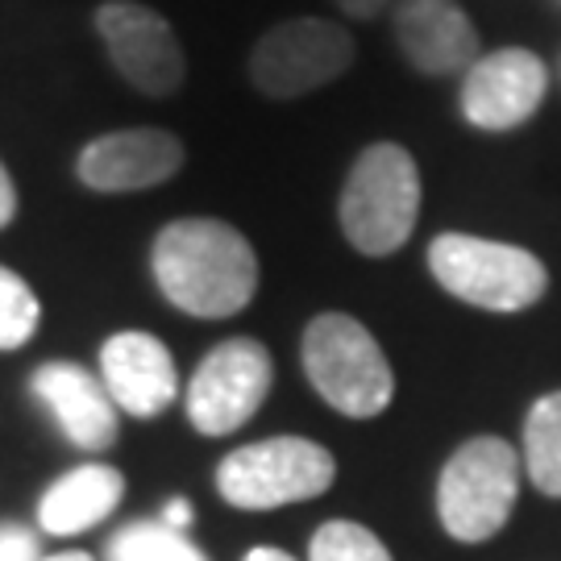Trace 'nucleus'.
<instances>
[{
  "mask_svg": "<svg viewBox=\"0 0 561 561\" xmlns=\"http://www.w3.org/2000/svg\"><path fill=\"white\" fill-rule=\"evenodd\" d=\"M154 283L187 317L225 321L250 308L259 291V254L250 238L217 217H183L159 229L150 245Z\"/></svg>",
  "mask_w": 561,
  "mask_h": 561,
  "instance_id": "1",
  "label": "nucleus"
},
{
  "mask_svg": "<svg viewBox=\"0 0 561 561\" xmlns=\"http://www.w3.org/2000/svg\"><path fill=\"white\" fill-rule=\"evenodd\" d=\"M337 221L345 241L366 259L396 254L421 221V171L396 141L366 146L341 187Z\"/></svg>",
  "mask_w": 561,
  "mask_h": 561,
  "instance_id": "2",
  "label": "nucleus"
},
{
  "mask_svg": "<svg viewBox=\"0 0 561 561\" xmlns=\"http://www.w3.org/2000/svg\"><path fill=\"white\" fill-rule=\"evenodd\" d=\"M304 375L329 408L350 421H370L387 412L396 396V375L382 345L362 321L345 312H321L304 329Z\"/></svg>",
  "mask_w": 561,
  "mask_h": 561,
  "instance_id": "3",
  "label": "nucleus"
},
{
  "mask_svg": "<svg viewBox=\"0 0 561 561\" xmlns=\"http://www.w3.org/2000/svg\"><path fill=\"white\" fill-rule=\"evenodd\" d=\"M428 271L454 300L486 312H524L549 291V271L533 250L474 233H437Z\"/></svg>",
  "mask_w": 561,
  "mask_h": 561,
  "instance_id": "4",
  "label": "nucleus"
},
{
  "mask_svg": "<svg viewBox=\"0 0 561 561\" xmlns=\"http://www.w3.org/2000/svg\"><path fill=\"white\" fill-rule=\"evenodd\" d=\"M520 495V454L503 437H470L454 449L437 482L442 528L461 545H482L516 512Z\"/></svg>",
  "mask_w": 561,
  "mask_h": 561,
  "instance_id": "5",
  "label": "nucleus"
},
{
  "mask_svg": "<svg viewBox=\"0 0 561 561\" xmlns=\"http://www.w3.org/2000/svg\"><path fill=\"white\" fill-rule=\"evenodd\" d=\"M337 479V461L308 437H266L241 445L217 466V491L245 512H271L287 503L317 500Z\"/></svg>",
  "mask_w": 561,
  "mask_h": 561,
  "instance_id": "6",
  "label": "nucleus"
},
{
  "mask_svg": "<svg viewBox=\"0 0 561 561\" xmlns=\"http://www.w3.org/2000/svg\"><path fill=\"white\" fill-rule=\"evenodd\" d=\"M354 67V38L337 21L291 18L271 30L250 50V83L266 101H296Z\"/></svg>",
  "mask_w": 561,
  "mask_h": 561,
  "instance_id": "7",
  "label": "nucleus"
},
{
  "mask_svg": "<svg viewBox=\"0 0 561 561\" xmlns=\"http://www.w3.org/2000/svg\"><path fill=\"white\" fill-rule=\"evenodd\" d=\"M275 366L254 337H229L213 345L187 382V421L204 437H229L271 396Z\"/></svg>",
  "mask_w": 561,
  "mask_h": 561,
  "instance_id": "8",
  "label": "nucleus"
},
{
  "mask_svg": "<svg viewBox=\"0 0 561 561\" xmlns=\"http://www.w3.org/2000/svg\"><path fill=\"white\" fill-rule=\"evenodd\" d=\"M96 34L121 80L141 96H171L187 76L183 46L171 21L138 0H104L96 9Z\"/></svg>",
  "mask_w": 561,
  "mask_h": 561,
  "instance_id": "9",
  "label": "nucleus"
},
{
  "mask_svg": "<svg viewBox=\"0 0 561 561\" xmlns=\"http://www.w3.org/2000/svg\"><path fill=\"white\" fill-rule=\"evenodd\" d=\"M549 92L545 62L524 46L479 55L461 76V117L482 134H507L537 117Z\"/></svg>",
  "mask_w": 561,
  "mask_h": 561,
  "instance_id": "10",
  "label": "nucleus"
},
{
  "mask_svg": "<svg viewBox=\"0 0 561 561\" xmlns=\"http://www.w3.org/2000/svg\"><path fill=\"white\" fill-rule=\"evenodd\" d=\"M183 167V141L162 125H129L92 138L76 159V175L88 192L121 196L175 180Z\"/></svg>",
  "mask_w": 561,
  "mask_h": 561,
  "instance_id": "11",
  "label": "nucleus"
},
{
  "mask_svg": "<svg viewBox=\"0 0 561 561\" xmlns=\"http://www.w3.org/2000/svg\"><path fill=\"white\" fill-rule=\"evenodd\" d=\"M391 34L421 76L470 71V62L479 59V30L458 0H396Z\"/></svg>",
  "mask_w": 561,
  "mask_h": 561,
  "instance_id": "12",
  "label": "nucleus"
},
{
  "mask_svg": "<svg viewBox=\"0 0 561 561\" xmlns=\"http://www.w3.org/2000/svg\"><path fill=\"white\" fill-rule=\"evenodd\" d=\"M101 382L121 412L129 416H159L175 403L180 375L175 358L154 333L125 329L101 345Z\"/></svg>",
  "mask_w": 561,
  "mask_h": 561,
  "instance_id": "13",
  "label": "nucleus"
},
{
  "mask_svg": "<svg viewBox=\"0 0 561 561\" xmlns=\"http://www.w3.org/2000/svg\"><path fill=\"white\" fill-rule=\"evenodd\" d=\"M30 387L50 408V416L59 421L71 445L101 454L117 442V403L104 391V382L92 370H83L80 362H46L34 370Z\"/></svg>",
  "mask_w": 561,
  "mask_h": 561,
  "instance_id": "14",
  "label": "nucleus"
},
{
  "mask_svg": "<svg viewBox=\"0 0 561 561\" xmlns=\"http://www.w3.org/2000/svg\"><path fill=\"white\" fill-rule=\"evenodd\" d=\"M121 495H125V479L113 466L88 461L67 470L62 479H55L38 500V524L50 537H76L88 533L101 520H108L117 512Z\"/></svg>",
  "mask_w": 561,
  "mask_h": 561,
  "instance_id": "15",
  "label": "nucleus"
},
{
  "mask_svg": "<svg viewBox=\"0 0 561 561\" xmlns=\"http://www.w3.org/2000/svg\"><path fill=\"white\" fill-rule=\"evenodd\" d=\"M524 470H528V479L541 495L561 500V391H549L528 408Z\"/></svg>",
  "mask_w": 561,
  "mask_h": 561,
  "instance_id": "16",
  "label": "nucleus"
},
{
  "mask_svg": "<svg viewBox=\"0 0 561 561\" xmlns=\"http://www.w3.org/2000/svg\"><path fill=\"white\" fill-rule=\"evenodd\" d=\"M104 561H208L187 541V533L162 520L125 524L104 549Z\"/></svg>",
  "mask_w": 561,
  "mask_h": 561,
  "instance_id": "17",
  "label": "nucleus"
},
{
  "mask_svg": "<svg viewBox=\"0 0 561 561\" xmlns=\"http://www.w3.org/2000/svg\"><path fill=\"white\" fill-rule=\"evenodd\" d=\"M42 304L18 271L0 266V350H21L38 333Z\"/></svg>",
  "mask_w": 561,
  "mask_h": 561,
  "instance_id": "18",
  "label": "nucleus"
},
{
  "mask_svg": "<svg viewBox=\"0 0 561 561\" xmlns=\"http://www.w3.org/2000/svg\"><path fill=\"white\" fill-rule=\"evenodd\" d=\"M308 561H391L387 545L354 520H329L312 533Z\"/></svg>",
  "mask_w": 561,
  "mask_h": 561,
  "instance_id": "19",
  "label": "nucleus"
},
{
  "mask_svg": "<svg viewBox=\"0 0 561 561\" xmlns=\"http://www.w3.org/2000/svg\"><path fill=\"white\" fill-rule=\"evenodd\" d=\"M0 561H38V541L21 524H0Z\"/></svg>",
  "mask_w": 561,
  "mask_h": 561,
  "instance_id": "20",
  "label": "nucleus"
},
{
  "mask_svg": "<svg viewBox=\"0 0 561 561\" xmlns=\"http://www.w3.org/2000/svg\"><path fill=\"white\" fill-rule=\"evenodd\" d=\"M13 217H18V183H13V175L0 162V229H9Z\"/></svg>",
  "mask_w": 561,
  "mask_h": 561,
  "instance_id": "21",
  "label": "nucleus"
},
{
  "mask_svg": "<svg viewBox=\"0 0 561 561\" xmlns=\"http://www.w3.org/2000/svg\"><path fill=\"white\" fill-rule=\"evenodd\" d=\"M341 13H350V18L358 21H375L382 13V9H391L396 0H333Z\"/></svg>",
  "mask_w": 561,
  "mask_h": 561,
  "instance_id": "22",
  "label": "nucleus"
},
{
  "mask_svg": "<svg viewBox=\"0 0 561 561\" xmlns=\"http://www.w3.org/2000/svg\"><path fill=\"white\" fill-rule=\"evenodd\" d=\"M162 524H171V528L187 533V524H192V507H187V500H171V503H167V512H162Z\"/></svg>",
  "mask_w": 561,
  "mask_h": 561,
  "instance_id": "23",
  "label": "nucleus"
},
{
  "mask_svg": "<svg viewBox=\"0 0 561 561\" xmlns=\"http://www.w3.org/2000/svg\"><path fill=\"white\" fill-rule=\"evenodd\" d=\"M241 561H296L291 553H283V549H271V545H259V549H250Z\"/></svg>",
  "mask_w": 561,
  "mask_h": 561,
  "instance_id": "24",
  "label": "nucleus"
},
{
  "mask_svg": "<svg viewBox=\"0 0 561 561\" xmlns=\"http://www.w3.org/2000/svg\"><path fill=\"white\" fill-rule=\"evenodd\" d=\"M38 561H92V553H55V558H38Z\"/></svg>",
  "mask_w": 561,
  "mask_h": 561,
  "instance_id": "25",
  "label": "nucleus"
}]
</instances>
